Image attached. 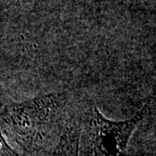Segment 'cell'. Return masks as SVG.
I'll list each match as a JSON object with an SVG mask.
<instances>
[{"mask_svg":"<svg viewBox=\"0 0 156 156\" xmlns=\"http://www.w3.org/2000/svg\"><path fill=\"white\" fill-rule=\"evenodd\" d=\"M62 94H41L31 99L2 105L0 123L5 136L26 153L39 150L56 134L59 136L66 124Z\"/></svg>","mask_w":156,"mask_h":156,"instance_id":"6da1fadb","label":"cell"},{"mask_svg":"<svg viewBox=\"0 0 156 156\" xmlns=\"http://www.w3.org/2000/svg\"><path fill=\"white\" fill-rule=\"evenodd\" d=\"M145 114L146 107L130 119L113 121L93 106L82 119L78 156H125L130 138Z\"/></svg>","mask_w":156,"mask_h":156,"instance_id":"7a4b0ae2","label":"cell"},{"mask_svg":"<svg viewBox=\"0 0 156 156\" xmlns=\"http://www.w3.org/2000/svg\"><path fill=\"white\" fill-rule=\"evenodd\" d=\"M82 120L69 119L49 156H78Z\"/></svg>","mask_w":156,"mask_h":156,"instance_id":"3957f363","label":"cell"},{"mask_svg":"<svg viewBox=\"0 0 156 156\" xmlns=\"http://www.w3.org/2000/svg\"><path fill=\"white\" fill-rule=\"evenodd\" d=\"M0 104V108H1ZM0 156H19L16 151L13 149L11 144L8 142L6 137L2 131L1 123H0Z\"/></svg>","mask_w":156,"mask_h":156,"instance_id":"277c9868","label":"cell"}]
</instances>
